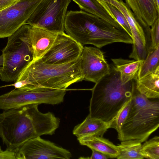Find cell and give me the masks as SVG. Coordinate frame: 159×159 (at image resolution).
Masks as SVG:
<instances>
[{
  "instance_id": "603a6c76",
  "label": "cell",
  "mask_w": 159,
  "mask_h": 159,
  "mask_svg": "<svg viewBox=\"0 0 159 159\" xmlns=\"http://www.w3.org/2000/svg\"><path fill=\"white\" fill-rule=\"evenodd\" d=\"M97 0L106 11L116 19L119 24L132 38L131 32L129 26L122 13L116 7L110 3L102 0Z\"/></svg>"
},
{
  "instance_id": "9c48e42d",
  "label": "cell",
  "mask_w": 159,
  "mask_h": 159,
  "mask_svg": "<svg viewBox=\"0 0 159 159\" xmlns=\"http://www.w3.org/2000/svg\"><path fill=\"white\" fill-rule=\"evenodd\" d=\"M16 159H70L71 152L40 137L30 139L15 152Z\"/></svg>"
},
{
  "instance_id": "484cf974",
  "label": "cell",
  "mask_w": 159,
  "mask_h": 159,
  "mask_svg": "<svg viewBox=\"0 0 159 159\" xmlns=\"http://www.w3.org/2000/svg\"><path fill=\"white\" fill-rule=\"evenodd\" d=\"M16 159V153L6 149L0 152V159Z\"/></svg>"
},
{
  "instance_id": "d4e9b609",
  "label": "cell",
  "mask_w": 159,
  "mask_h": 159,
  "mask_svg": "<svg viewBox=\"0 0 159 159\" xmlns=\"http://www.w3.org/2000/svg\"><path fill=\"white\" fill-rule=\"evenodd\" d=\"M159 17L156 20L151 26L150 36L151 43L150 46L152 48H155L159 45Z\"/></svg>"
},
{
  "instance_id": "7c38bea8",
  "label": "cell",
  "mask_w": 159,
  "mask_h": 159,
  "mask_svg": "<svg viewBox=\"0 0 159 159\" xmlns=\"http://www.w3.org/2000/svg\"><path fill=\"white\" fill-rule=\"evenodd\" d=\"M109 3L122 13L129 26L133 43L132 51L129 57L136 60H143L147 56L148 48L142 27L136 20L130 8L123 1L109 0Z\"/></svg>"
},
{
  "instance_id": "f1b7e54d",
  "label": "cell",
  "mask_w": 159,
  "mask_h": 159,
  "mask_svg": "<svg viewBox=\"0 0 159 159\" xmlns=\"http://www.w3.org/2000/svg\"><path fill=\"white\" fill-rule=\"evenodd\" d=\"M4 63L3 55L2 54L0 56V72L2 70Z\"/></svg>"
},
{
  "instance_id": "8fae6325",
  "label": "cell",
  "mask_w": 159,
  "mask_h": 159,
  "mask_svg": "<svg viewBox=\"0 0 159 159\" xmlns=\"http://www.w3.org/2000/svg\"><path fill=\"white\" fill-rule=\"evenodd\" d=\"M80 67L84 80L96 83L110 72L103 52L95 47L84 46Z\"/></svg>"
},
{
  "instance_id": "5b68a950",
  "label": "cell",
  "mask_w": 159,
  "mask_h": 159,
  "mask_svg": "<svg viewBox=\"0 0 159 159\" xmlns=\"http://www.w3.org/2000/svg\"><path fill=\"white\" fill-rule=\"evenodd\" d=\"M30 25L24 24L8 37L2 50L4 63L0 72L2 81L15 82L23 70L33 60L30 36Z\"/></svg>"
},
{
  "instance_id": "5bb4252c",
  "label": "cell",
  "mask_w": 159,
  "mask_h": 159,
  "mask_svg": "<svg viewBox=\"0 0 159 159\" xmlns=\"http://www.w3.org/2000/svg\"><path fill=\"white\" fill-rule=\"evenodd\" d=\"M29 31L33 48V61L40 59L50 48L58 34L30 25Z\"/></svg>"
},
{
  "instance_id": "8992f818",
  "label": "cell",
  "mask_w": 159,
  "mask_h": 159,
  "mask_svg": "<svg viewBox=\"0 0 159 159\" xmlns=\"http://www.w3.org/2000/svg\"><path fill=\"white\" fill-rule=\"evenodd\" d=\"M66 91V89L42 87L29 90L15 89L0 95V109L5 110L32 104H59L63 101Z\"/></svg>"
},
{
  "instance_id": "cb8c5ba5",
  "label": "cell",
  "mask_w": 159,
  "mask_h": 159,
  "mask_svg": "<svg viewBox=\"0 0 159 159\" xmlns=\"http://www.w3.org/2000/svg\"><path fill=\"white\" fill-rule=\"evenodd\" d=\"M131 99L125 105L110 123V128L114 129L117 133L120 131L128 116L130 107Z\"/></svg>"
},
{
  "instance_id": "e0dca14e",
  "label": "cell",
  "mask_w": 159,
  "mask_h": 159,
  "mask_svg": "<svg viewBox=\"0 0 159 159\" xmlns=\"http://www.w3.org/2000/svg\"><path fill=\"white\" fill-rule=\"evenodd\" d=\"M136 81V89L148 98H159V67L153 72Z\"/></svg>"
},
{
  "instance_id": "52a82bcc",
  "label": "cell",
  "mask_w": 159,
  "mask_h": 159,
  "mask_svg": "<svg viewBox=\"0 0 159 159\" xmlns=\"http://www.w3.org/2000/svg\"><path fill=\"white\" fill-rule=\"evenodd\" d=\"M71 0H42L25 24L56 33L64 32L67 9Z\"/></svg>"
},
{
  "instance_id": "277c9868",
  "label": "cell",
  "mask_w": 159,
  "mask_h": 159,
  "mask_svg": "<svg viewBox=\"0 0 159 159\" xmlns=\"http://www.w3.org/2000/svg\"><path fill=\"white\" fill-rule=\"evenodd\" d=\"M159 126V102L151 101L136 89L128 116L118 133L121 141L137 139L145 142Z\"/></svg>"
},
{
  "instance_id": "ffe728a7",
  "label": "cell",
  "mask_w": 159,
  "mask_h": 159,
  "mask_svg": "<svg viewBox=\"0 0 159 159\" xmlns=\"http://www.w3.org/2000/svg\"><path fill=\"white\" fill-rule=\"evenodd\" d=\"M141 142L137 139H130L121 141L117 145L118 159H142L144 158L140 151Z\"/></svg>"
},
{
  "instance_id": "7a4b0ae2",
  "label": "cell",
  "mask_w": 159,
  "mask_h": 159,
  "mask_svg": "<svg viewBox=\"0 0 159 159\" xmlns=\"http://www.w3.org/2000/svg\"><path fill=\"white\" fill-rule=\"evenodd\" d=\"M81 57L58 64H46L40 59L32 61L22 71L13 85L15 89L25 90L41 87L66 89L71 84L84 80Z\"/></svg>"
},
{
  "instance_id": "9a60e30c",
  "label": "cell",
  "mask_w": 159,
  "mask_h": 159,
  "mask_svg": "<svg viewBox=\"0 0 159 159\" xmlns=\"http://www.w3.org/2000/svg\"><path fill=\"white\" fill-rule=\"evenodd\" d=\"M110 125L100 119L92 117L89 114L82 123L74 127L72 132L77 138L102 137L110 128Z\"/></svg>"
},
{
  "instance_id": "7402d4cb",
  "label": "cell",
  "mask_w": 159,
  "mask_h": 159,
  "mask_svg": "<svg viewBox=\"0 0 159 159\" xmlns=\"http://www.w3.org/2000/svg\"><path fill=\"white\" fill-rule=\"evenodd\" d=\"M142 144L140 152L144 158L159 159V137L155 136Z\"/></svg>"
},
{
  "instance_id": "3957f363",
  "label": "cell",
  "mask_w": 159,
  "mask_h": 159,
  "mask_svg": "<svg viewBox=\"0 0 159 159\" xmlns=\"http://www.w3.org/2000/svg\"><path fill=\"white\" fill-rule=\"evenodd\" d=\"M110 72L95 83L92 89L89 115L110 124L132 98L136 81L123 84L120 74L112 65Z\"/></svg>"
},
{
  "instance_id": "4fadbf2b",
  "label": "cell",
  "mask_w": 159,
  "mask_h": 159,
  "mask_svg": "<svg viewBox=\"0 0 159 159\" xmlns=\"http://www.w3.org/2000/svg\"><path fill=\"white\" fill-rule=\"evenodd\" d=\"M137 19L145 27L151 26L159 17V0H125Z\"/></svg>"
},
{
  "instance_id": "ac0fdd59",
  "label": "cell",
  "mask_w": 159,
  "mask_h": 159,
  "mask_svg": "<svg viewBox=\"0 0 159 159\" xmlns=\"http://www.w3.org/2000/svg\"><path fill=\"white\" fill-rule=\"evenodd\" d=\"M77 140L81 145L102 152L110 158H116L118 154L117 146L102 137L77 138Z\"/></svg>"
},
{
  "instance_id": "2e32d148",
  "label": "cell",
  "mask_w": 159,
  "mask_h": 159,
  "mask_svg": "<svg viewBox=\"0 0 159 159\" xmlns=\"http://www.w3.org/2000/svg\"><path fill=\"white\" fill-rule=\"evenodd\" d=\"M111 61L114 68L120 74L122 84L137 80L138 73L143 60L118 58L112 59Z\"/></svg>"
},
{
  "instance_id": "d6986e66",
  "label": "cell",
  "mask_w": 159,
  "mask_h": 159,
  "mask_svg": "<svg viewBox=\"0 0 159 159\" xmlns=\"http://www.w3.org/2000/svg\"><path fill=\"white\" fill-rule=\"evenodd\" d=\"M71 0L76 3L83 11L96 16L117 28L124 29L97 0Z\"/></svg>"
},
{
  "instance_id": "4316f807",
  "label": "cell",
  "mask_w": 159,
  "mask_h": 159,
  "mask_svg": "<svg viewBox=\"0 0 159 159\" xmlns=\"http://www.w3.org/2000/svg\"><path fill=\"white\" fill-rule=\"evenodd\" d=\"M92 154L89 158L91 159H107L110 158L106 154L100 152L92 149Z\"/></svg>"
},
{
  "instance_id": "ba28073f",
  "label": "cell",
  "mask_w": 159,
  "mask_h": 159,
  "mask_svg": "<svg viewBox=\"0 0 159 159\" xmlns=\"http://www.w3.org/2000/svg\"><path fill=\"white\" fill-rule=\"evenodd\" d=\"M42 0H18L0 10V39L8 37L26 21Z\"/></svg>"
},
{
  "instance_id": "6da1fadb",
  "label": "cell",
  "mask_w": 159,
  "mask_h": 159,
  "mask_svg": "<svg viewBox=\"0 0 159 159\" xmlns=\"http://www.w3.org/2000/svg\"><path fill=\"white\" fill-rule=\"evenodd\" d=\"M38 105H27L0 113V137L6 149L15 152L30 139L54 134L59 118L50 112H41Z\"/></svg>"
},
{
  "instance_id": "30bf717a",
  "label": "cell",
  "mask_w": 159,
  "mask_h": 159,
  "mask_svg": "<svg viewBox=\"0 0 159 159\" xmlns=\"http://www.w3.org/2000/svg\"><path fill=\"white\" fill-rule=\"evenodd\" d=\"M84 46L64 32L58 33L51 47L40 59L48 64L67 63L80 57Z\"/></svg>"
},
{
  "instance_id": "44dd1931",
  "label": "cell",
  "mask_w": 159,
  "mask_h": 159,
  "mask_svg": "<svg viewBox=\"0 0 159 159\" xmlns=\"http://www.w3.org/2000/svg\"><path fill=\"white\" fill-rule=\"evenodd\" d=\"M159 45L153 48L149 46L147 56L139 70L137 80L153 72L159 67Z\"/></svg>"
},
{
  "instance_id": "83f0119b",
  "label": "cell",
  "mask_w": 159,
  "mask_h": 159,
  "mask_svg": "<svg viewBox=\"0 0 159 159\" xmlns=\"http://www.w3.org/2000/svg\"><path fill=\"white\" fill-rule=\"evenodd\" d=\"M18 0H0V10L10 6Z\"/></svg>"
}]
</instances>
